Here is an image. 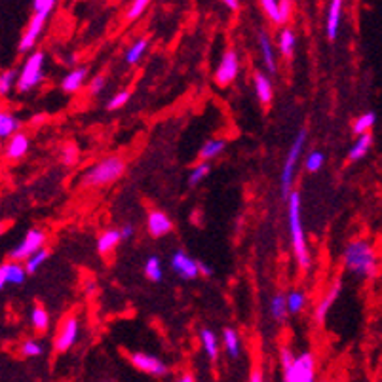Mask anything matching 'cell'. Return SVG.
Instances as JSON below:
<instances>
[{
    "instance_id": "cell-55",
    "label": "cell",
    "mask_w": 382,
    "mask_h": 382,
    "mask_svg": "<svg viewBox=\"0 0 382 382\" xmlns=\"http://www.w3.org/2000/svg\"><path fill=\"white\" fill-rule=\"evenodd\" d=\"M282 382H284V381H282Z\"/></svg>"
},
{
    "instance_id": "cell-14",
    "label": "cell",
    "mask_w": 382,
    "mask_h": 382,
    "mask_svg": "<svg viewBox=\"0 0 382 382\" xmlns=\"http://www.w3.org/2000/svg\"><path fill=\"white\" fill-rule=\"evenodd\" d=\"M27 268H25L23 262L12 261L8 259L0 265V290L4 291L8 285H21L27 278Z\"/></svg>"
},
{
    "instance_id": "cell-6",
    "label": "cell",
    "mask_w": 382,
    "mask_h": 382,
    "mask_svg": "<svg viewBox=\"0 0 382 382\" xmlns=\"http://www.w3.org/2000/svg\"><path fill=\"white\" fill-rule=\"evenodd\" d=\"M284 382H318V361L312 352L297 354L293 364L287 369L282 371Z\"/></svg>"
},
{
    "instance_id": "cell-42",
    "label": "cell",
    "mask_w": 382,
    "mask_h": 382,
    "mask_svg": "<svg viewBox=\"0 0 382 382\" xmlns=\"http://www.w3.org/2000/svg\"><path fill=\"white\" fill-rule=\"evenodd\" d=\"M59 158H61V164L63 166H75L76 164V158H78V149H76V145H73V143H67V145L61 149V152H59Z\"/></svg>"
},
{
    "instance_id": "cell-44",
    "label": "cell",
    "mask_w": 382,
    "mask_h": 382,
    "mask_svg": "<svg viewBox=\"0 0 382 382\" xmlns=\"http://www.w3.org/2000/svg\"><path fill=\"white\" fill-rule=\"evenodd\" d=\"M297 358V354L293 352V348L287 346V344H284V346L280 348V354H278V359H280V365H282V371L287 369L291 364H293V359Z\"/></svg>"
},
{
    "instance_id": "cell-53",
    "label": "cell",
    "mask_w": 382,
    "mask_h": 382,
    "mask_svg": "<svg viewBox=\"0 0 382 382\" xmlns=\"http://www.w3.org/2000/svg\"><path fill=\"white\" fill-rule=\"evenodd\" d=\"M319 382H333V381H319Z\"/></svg>"
},
{
    "instance_id": "cell-51",
    "label": "cell",
    "mask_w": 382,
    "mask_h": 382,
    "mask_svg": "<svg viewBox=\"0 0 382 382\" xmlns=\"http://www.w3.org/2000/svg\"><path fill=\"white\" fill-rule=\"evenodd\" d=\"M211 274H213L211 267H208L206 262H200V276H211Z\"/></svg>"
},
{
    "instance_id": "cell-8",
    "label": "cell",
    "mask_w": 382,
    "mask_h": 382,
    "mask_svg": "<svg viewBox=\"0 0 382 382\" xmlns=\"http://www.w3.org/2000/svg\"><path fill=\"white\" fill-rule=\"evenodd\" d=\"M46 232L41 230V228H31V230L25 232L23 240L16 245V248L10 249V259L18 262H25L29 257L41 251L42 248H46Z\"/></svg>"
},
{
    "instance_id": "cell-25",
    "label": "cell",
    "mask_w": 382,
    "mask_h": 382,
    "mask_svg": "<svg viewBox=\"0 0 382 382\" xmlns=\"http://www.w3.org/2000/svg\"><path fill=\"white\" fill-rule=\"evenodd\" d=\"M223 346H225V352L228 358H240V354H242V336L234 327H225L223 329Z\"/></svg>"
},
{
    "instance_id": "cell-10",
    "label": "cell",
    "mask_w": 382,
    "mask_h": 382,
    "mask_svg": "<svg viewBox=\"0 0 382 382\" xmlns=\"http://www.w3.org/2000/svg\"><path fill=\"white\" fill-rule=\"evenodd\" d=\"M238 75H240V58L234 50H228V52L223 53V58L215 69V82L221 87H226L236 80Z\"/></svg>"
},
{
    "instance_id": "cell-52",
    "label": "cell",
    "mask_w": 382,
    "mask_h": 382,
    "mask_svg": "<svg viewBox=\"0 0 382 382\" xmlns=\"http://www.w3.org/2000/svg\"><path fill=\"white\" fill-rule=\"evenodd\" d=\"M93 291H95V282H87V285H86V293H90V295H92Z\"/></svg>"
},
{
    "instance_id": "cell-46",
    "label": "cell",
    "mask_w": 382,
    "mask_h": 382,
    "mask_svg": "<svg viewBox=\"0 0 382 382\" xmlns=\"http://www.w3.org/2000/svg\"><path fill=\"white\" fill-rule=\"evenodd\" d=\"M248 382H267L265 381V369H262V365H253L251 367V373H249Z\"/></svg>"
},
{
    "instance_id": "cell-9",
    "label": "cell",
    "mask_w": 382,
    "mask_h": 382,
    "mask_svg": "<svg viewBox=\"0 0 382 382\" xmlns=\"http://www.w3.org/2000/svg\"><path fill=\"white\" fill-rule=\"evenodd\" d=\"M127 359L135 369L149 376H154V378H166L169 375V365L158 356H152V354L132 352L127 356Z\"/></svg>"
},
{
    "instance_id": "cell-19",
    "label": "cell",
    "mask_w": 382,
    "mask_h": 382,
    "mask_svg": "<svg viewBox=\"0 0 382 382\" xmlns=\"http://www.w3.org/2000/svg\"><path fill=\"white\" fill-rule=\"evenodd\" d=\"M259 50H261L262 63L267 69L268 75H276L278 73V59H276V50L267 33H259Z\"/></svg>"
},
{
    "instance_id": "cell-34",
    "label": "cell",
    "mask_w": 382,
    "mask_h": 382,
    "mask_svg": "<svg viewBox=\"0 0 382 382\" xmlns=\"http://www.w3.org/2000/svg\"><path fill=\"white\" fill-rule=\"evenodd\" d=\"M18 76L19 70L14 69L2 70V75H0V95H2V97H6L14 87H18Z\"/></svg>"
},
{
    "instance_id": "cell-2",
    "label": "cell",
    "mask_w": 382,
    "mask_h": 382,
    "mask_svg": "<svg viewBox=\"0 0 382 382\" xmlns=\"http://www.w3.org/2000/svg\"><path fill=\"white\" fill-rule=\"evenodd\" d=\"M285 202H287V226H290L293 255H295V261L302 272H308L312 268V255L308 249L307 232H304V223H302L301 192L293 191Z\"/></svg>"
},
{
    "instance_id": "cell-15",
    "label": "cell",
    "mask_w": 382,
    "mask_h": 382,
    "mask_svg": "<svg viewBox=\"0 0 382 382\" xmlns=\"http://www.w3.org/2000/svg\"><path fill=\"white\" fill-rule=\"evenodd\" d=\"M174 230V221L169 219V215L162 209H151L147 213V232L152 238L168 236Z\"/></svg>"
},
{
    "instance_id": "cell-40",
    "label": "cell",
    "mask_w": 382,
    "mask_h": 382,
    "mask_svg": "<svg viewBox=\"0 0 382 382\" xmlns=\"http://www.w3.org/2000/svg\"><path fill=\"white\" fill-rule=\"evenodd\" d=\"M129 99H132V92H129V90H120V92H116L115 95L107 101V109L109 110L122 109V107H126Z\"/></svg>"
},
{
    "instance_id": "cell-18",
    "label": "cell",
    "mask_w": 382,
    "mask_h": 382,
    "mask_svg": "<svg viewBox=\"0 0 382 382\" xmlns=\"http://www.w3.org/2000/svg\"><path fill=\"white\" fill-rule=\"evenodd\" d=\"M342 6L344 0H331L329 8H327V21H325V33L331 42L336 41L339 29H341V18H342Z\"/></svg>"
},
{
    "instance_id": "cell-36",
    "label": "cell",
    "mask_w": 382,
    "mask_h": 382,
    "mask_svg": "<svg viewBox=\"0 0 382 382\" xmlns=\"http://www.w3.org/2000/svg\"><path fill=\"white\" fill-rule=\"evenodd\" d=\"M19 354H21V358H25V359L41 358L42 354H44V346H42L38 341H35V339H27V341L21 342V346H19Z\"/></svg>"
},
{
    "instance_id": "cell-39",
    "label": "cell",
    "mask_w": 382,
    "mask_h": 382,
    "mask_svg": "<svg viewBox=\"0 0 382 382\" xmlns=\"http://www.w3.org/2000/svg\"><path fill=\"white\" fill-rule=\"evenodd\" d=\"M151 2L152 0H132V4L127 6V12H126L127 21H135V19H139L141 16L149 10Z\"/></svg>"
},
{
    "instance_id": "cell-32",
    "label": "cell",
    "mask_w": 382,
    "mask_h": 382,
    "mask_svg": "<svg viewBox=\"0 0 382 382\" xmlns=\"http://www.w3.org/2000/svg\"><path fill=\"white\" fill-rule=\"evenodd\" d=\"M147 48H149V41L147 38H139V41H135L132 46L127 48L126 55H124V59H126L127 65H137L143 59V55H145Z\"/></svg>"
},
{
    "instance_id": "cell-54",
    "label": "cell",
    "mask_w": 382,
    "mask_h": 382,
    "mask_svg": "<svg viewBox=\"0 0 382 382\" xmlns=\"http://www.w3.org/2000/svg\"><path fill=\"white\" fill-rule=\"evenodd\" d=\"M103 382H110V381H103Z\"/></svg>"
},
{
    "instance_id": "cell-17",
    "label": "cell",
    "mask_w": 382,
    "mask_h": 382,
    "mask_svg": "<svg viewBox=\"0 0 382 382\" xmlns=\"http://www.w3.org/2000/svg\"><path fill=\"white\" fill-rule=\"evenodd\" d=\"M253 90L255 95L259 99V103L262 107H268V105L272 103L274 99V86L272 80H270V76L267 73H261V70H257L253 73Z\"/></svg>"
},
{
    "instance_id": "cell-45",
    "label": "cell",
    "mask_w": 382,
    "mask_h": 382,
    "mask_svg": "<svg viewBox=\"0 0 382 382\" xmlns=\"http://www.w3.org/2000/svg\"><path fill=\"white\" fill-rule=\"evenodd\" d=\"M55 2L58 0H33V10H35V14L50 16L53 8H55Z\"/></svg>"
},
{
    "instance_id": "cell-27",
    "label": "cell",
    "mask_w": 382,
    "mask_h": 382,
    "mask_svg": "<svg viewBox=\"0 0 382 382\" xmlns=\"http://www.w3.org/2000/svg\"><path fill=\"white\" fill-rule=\"evenodd\" d=\"M226 149V139H208L200 147L198 156L202 162H211L215 158H219Z\"/></svg>"
},
{
    "instance_id": "cell-21",
    "label": "cell",
    "mask_w": 382,
    "mask_h": 382,
    "mask_svg": "<svg viewBox=\"0 0 382 382\" xmlns=\"http://www.w3.org/2000/svg\"><path fill=\"white\" fill-rule=\"evenodd\" d=\"M268 312H270V318L276 322V324H284L287 316H290V307H287V293L284 291H278L270 297V302H268Z\"/></svg>"
},
{
    "instance_id": "cell-20",
    "label": "cell",
    "mask_w": 382,
    "mask_h": 382,
    "mask_svg": "<svg viewBox=\"0 0 382 382\" xmlns=\"http://www.w3.org/2000/svg\"><path fill=\"white\" fill-rule=\"evenodd\" d=\"M86 78H87V69L86 67H76V69L69 70L67 75L63 76L61 80V90L65 93H78L82 87L86 86Z\"/></svg>"
},
{
    "instance_id": "cell-38",
    "label": "cell",
    "mask_w": 382,
    "mask_h": 382,
    "mask_svg": "<svg viewBox=\"0 0 382 382\" xmlns=\"http://www.w3.org/2000/svg\"><path fill=\"white\" fill-rule=\"evenodd\" d=\"M209 171H211V164L209 162L196 164V166L191 169V174H189V186L200 185V183L208 177Z\"/></svg>"
},
{
    "instance_id": "cell-16",
    "label": "cell",
    "mask_w": 382,
    "mask_h": 382,
    "mask_svg": "<svg viewBox=\"0 0 382 382\" xmlns=\"http://www.w3.org/2000/svg\"><path fill=\"white\" fill-rule=\"evenodd\" d=\"M29 149H31L29 135L23 134V132H18V134L12 135V137L6 141L4 156H6L8 162H19L21 158L27 156Z\"/></svg>"
},
{
    "instance_id": "cell-43",
    "label": "cell",
    "mask_w": 382,
    "mask_h": 382,
    "mask_svg": "<svg viewBox=\"0 0 382 382\" xmlns=\"http://www.w3.org/2000/svg\"><path fill=\"white\" fill-rule=\"evenodd\" d=\"M105 84H107V78H105V75H95L92 80L87 82V93H90L92 97H97L99 93H103Z\"/></svg>"
},
{
    "instance_id": "cell-37",
    "label": "cell",
    "mask_w": 382,
    "mask_h": 382,
    "mask_svg": "<svg viewBox=\"0 0 382 382\" xmlns=\"http://www.w3.org/2000/svg\"><path fill=\"white\" fill-rule=\"evenodd\" d=\"M325 154L322 151H310L304 158V169L308 174H318L319 169L324 168Z\"/></svg>"
},
{
    "instance_id": "cell-12",
    "label": "cell",
    "mask_w": 382,
    "mask_h": 382,
    "mask_svg": "<svg viewBox=\"0 0 382 382\" xmlns=\"http://www.w3.org/2000/svg\"><path fill=\"white\" fill-rule=\"evenodd\" d=\"M341 293H342V282L341 280H335V282L327 287V291H325L324 295H322V299L316 302V307H314V314H312L314 322L324 324L325 318L329 316L331 308L335 307L336 299L341 297Z\"/></svg>"
},
{
    "instance_id": "cell-5",
    "label": "cell",
    "mask_w": 382,
    "mask_h": 382,
    "mask_svg": "<svg viewBox=\"0 0 382 382\" xmlns=\"http://www.w3.org/2000/svg\"><path fill=\"white\" fill-rule=\"evenodd\" d=\"M46 76V53L36 50L25 59L23 67L19 69L18 76V90L19 93L33 92L35 87H38Z\"/></svg>"
},
{
    "instance_id": "cell-24",
    "label": "cell",
    "mask_w": 382,
    "mask_h": 382,
    "mask_svg": "<svg viewBox=\"0 0 382 382\" xmlns=\"http://www.w3.org/2000/svg\"><path fill=\"white\" fill-rule=\"evenodd\" d=\"M373 143H375V139H373V135L371 134L359 135L358 139L354 141V145L348 149V162H359V160H364L371 152V149H373Z\"/></svg>"
},
{
    "instance_id": "cell-7",
    "label": "cell",
    "mask_w": 382,
    "mask_h": 382,
    "mask_svg": "<svg viewBox=\"0 0 382 382\" xmlns=\"http://www.w3.org/2000/svg\"><path fill=\"white\" fill-rule=\"evenodd\" d=\"M82 335V324L80 318L75 316V314H70L67 318L59 324V329L53 336V350L58 354H65L73 350L76 346V342L80 341Z\"/></svg>"
},
{
    "instance_id": "cell-11",
    "label": "cell",
    "mask_w": 382,
    "mask_h": 382,
    "mask_svg": "<svg viewBox=\"0 0 382 382\" xmlns=\"http://www.w3.org/2000/svg\"><path fill=\"white\" fill-rule=\"evenodd\" d=\"M169 267L183 280H194L200 276V261L189 257L186 251H183V249L174 251L171 259H169Z\"/></svg>"
},
{
    "instance_id": "cell-29",
    "label": "cell",
    "mask_w": 382,
    "mask_h": 382,
    "mask_svg": "<svg viewBox=\"0 0 382 382\" xmlns=\"http://www.w3.org/2000/svg\"><path fill=\"white\" fill-rule=\"evenodd\" d=\"M31 325L36 333H46L50 329V312L42 304H36L31 310Z\"/></svg>"
},
{
    "instance_id": "cell-35",
    "label": "cell",
    "mask_w": 382,
    "mask_h": 382,
    "mask_svg": "<svg viewBox=\"0 0 382 382\" xmlns=\"http://www.w3.org/2000/svg\"><path fill=\"white\" fill-rule=\"evenodd\" d=\"M48 259H50V249L42 248L41 251H36V253L33 255V257H29V259H27V261H25L23 265H25V268H27V272L35 274V272H38V270H41L42 265H44V262H46Z\"/></svg>"
},
{
    "instance_id": "cell-31",
    "label": "cell",
    "mask_w": 382,
    "mask_h": 382,
    "mask_svg": "<svg viewBox=\"0 0 382 382\" xmlns=\"http://www.w3.org/2000/svg\"><path fill=\"white\" fill-rule=\"evenodd\" d=\"M308 304V295L302 290H293L287 293V307H290V314L297 316L302 314V310Z\"/></svg>"
},
{
    "instance_id": "cell-26",
    "label": "cell",
    "mask_w": 382,
    "mask_h": 382,
    "mask_svg": "<svg viewBox=\"0 0 382 382\" xmlns=\"http://www.w3.org/2000/svg\"><path fill=\"white\" fill-rule=\"evenodd\" d=\"M21 127V122L12 110H2L0 112V139L8 141L12 135H16Z\"/></svg>"
},
{
    "instance_id": "cell-13",
    "label": "cell",
    "mask_w": 382,
    "mask_h": 382,
    "mask_svg": "<svg viewBox=\"0 0 382 382\" xmlns=\"http://www.w3.org/2000/svg\"><path fill=\"white\" fill-rule=\"evenodd\" d=\"M46 21L48 16H44V14H33V18H31L29 25H27V29H25L23 36H21V41L18 44L19 53H27L35 48L36 41L41 38L42 31L46 27Z\"/></svg>"
},
{
    "instance_id": "cell-30",
    "label": "cell",
    "mask_w": 382,
    "mask_h": 382,
    "mask_svg": "<svg viewBox=\"0 0 382 382\" xmlns=\"http://www.w3.org/2000/svg\"><path fill=\"white\" fill-rule=\"evenodd\" d=\"M297 46V35L291 29H282L278 35V50L284 58H291L293 52H295Z\"/></svg>"
},
{
    "instance_id": "cell-41",
    "label": "cell",
    "mask_w": 382,
    "mask_h": 382,
    "mask_svg": "<svg viewBox=\"0 0 382 382\" xmlns=\"http://www.w3.org/2000/svg\"><path fill=\"white\" fill-rule=\"evenodd\" d=\"M261 6L274 23L282 25V19H280V0H261Z\"/></svg>"
},
{
    "instance_id": "cell-22",
    "label": "cell",
    "mask_w": 382,
    "mask_h": 382,
    "mask_svg": "<svg viewBox=\"0 0 382 382\" xmlns=\"http://www.w3.org/2000/svg\"><path fill=\"white\" fill-rule=\"evenodd\" d=\"M124 242L122 240L120 228H109V230H103L97 236V253L99 255H109L112 253L116 248H118V243Z\"/></svg>"
},
{
    "instance_id": "cell-47",
    "label": "cell",
    "mask_w": 382,
    "mask_h": 382,
    "mask_svg": "<svg viewBox=\"0 0 382 382\" xmlns=\"http://www.w3.org/2000/svg\"><path fill=\"white\" fill-rule=\"evenodd\" d=\"M290 16H291V0H280V19H282V25L287 23Z\"/></svg>"
},
{
    "instance_id": "cell-49",
    "label": "cell",
    "mask_w": 382,
    "mask_h": 382,
    "mask_svg": "<svg viewBox=\"0 0 382 382\" xmlns=\"http://www.w3.org/2000/svg\"><path fill=\"white\" fill-rule=\"evenodd\" d=\"M174 382H198V381H196V375H194V373H191V371H185V373H181V375L177 376Z\"/></svg>"
},
{
    "instance_id": "cell-3",
    "label": "cell",
    "mask_w": 382,
    "mask_h": 382,
    "mask_svg": "<svg viewBox=\"0 0 382 382\" xmlns=\"http://www.w3.org/2000/svg\"><path fill=\"white\" fill-rule=\"evenodd\" d=\"M126 174V160L120 154H107L97 162L87 166L80 175L82 189H103L124 177Z\"/></svg>"
},
{
    "instance_id": "cell-23",
    "label": "cell",
    "mask_w": 382,
    "mask_h": 382,
    "mask_svg": "<svg viewBox=\"0 0 382 382\" xmlns=\"http://www.w3.org/2000/svg\"><path fill=\"white\" fill-rule=\"evenodd\" d=\"M198 336H200V344H202L206 358H208L211 364H215V361L219 359L221 350V342L219 339H217V335H215L211 329H200V335Z\"/></svg>"
},
{
    "instance_id": "cell-4",
    "label": "cell",
    "mask_w": 382,
    "mask_h": 382,
    "mask_svg": "<svg viewBox=\"0 0 382 382\" xmlns=\"http://www.w3.org/2000/svg\"><path fill=\"white\" fill-rule=\"evenodd\" d=\"M308 141V132L304 127H301L297 132L295 139L290 145V151L285 152V160L284 166H282V174H280V192L284 200L291 196L293 192V183H295V174H297V166L301 162L302 152H304V147H307Z\"/></svg>"
},
{
    "instance_id": "cell-28",
    "label": "cell",
    "mask_w": 382,
    "mask_h": 382,
    "mask_svg": "<svg viewBox=\"0 0 382 382\" xmlns=\"http://www.w3.org/2000/svg\"><path fill=\"white\" fill-rule=\"evenodd\" d=\"M375 124H376V115L373 110H367V112L359 115L358 118L354 120L352 132L356 134V137H359V135H367L371 134V129L375 127Z\"/></svg>"
},
{
    "instance_id": "cell-1",
    "label": "cell",
    "mask_w": 382,
    "mask_h": 382,
    "mask_svg": "<svg viewBox=\"0 0 382 382\" xmlns=\"http://www.w3.org/2000/svg\"><path fill=\"white\" fill-rule=\"evenodd\" d=\"M344 272L358 280H375L381 274V253L369 238H352L341 253Z\"/></svg>"
},
{
    "instance_id": "cell-50",
    "label": "cell",
    "mask_w": 382,
    "mask_h": 382,
    "mask_svg": "<svg viewBox=\"0 0 382 382\" xmlns=\"http://www.w3.org/2000/svg\"><path fill=\"white\" fill-rule=\"evenodd\" d=\"M221 2H223L228 10H232V12H236L238 8H240V0H221Z\"/></svg>"
},
{
    "instance_id": "cell-33",
    "label": "cell",
    "mask_w": 382,
    "mask_h": 382,
    "mask_svg": "<svg viewBox=\"0 0 382 382\" xmlns=\"http://www.w3.org/2000/svg\"><path fill=\"white\" fill-rule=\"evenodd\" d=\"M143 272H145V276L151 282H160L164 276V267H162V261L158 259L156 255H152V257H149L145 261V267H143Z\"/></svg>"
},
{
    "instance_id": "cell-48",
    "label": "cell",
    "mask_w": 382,
    "mask_h": 382,
    "mask_svg": "<svg viewBox=\"0 0 382 382\" xmlns=\"http://www.w3.org/2000/svg\"><path fill=\"white\" fill-rule=\"evenodd\" d=\"M120 234H122V240H129V238H134L135 234V226L134 225H122L120 226Z\"/></svg>"
}]
</instances>
